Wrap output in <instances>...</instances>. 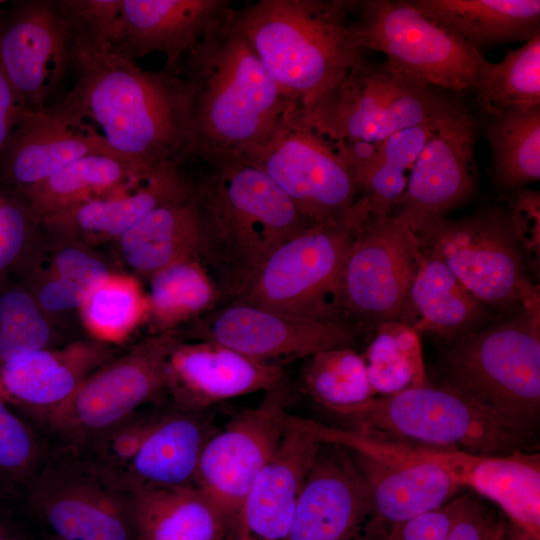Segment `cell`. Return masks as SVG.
I'll return each mask as SVG.
<instances>
[{
  "instance_id": "obj_15",
  "label": "cell",
  "mask_w": 540,
  "mask_h": 540,
  "mask_svg": "<svg viewBox=\"0 0 540 540\" xmlns=\"http://www.w3.org/2000/svg\"><path fill=\"white\" fill-rule=\"evenodd\" d=\"M415 245L414 234L393 216L367 214L355 230L339 278L337 321L349 329L376 330L400 320L416 272Z\"/></svg>"
},
{
  "instance_id": "obj_51",
  "label": "cell",
  "mask_w": 540,
  "mask_h": 540,
  "mask_svg": "<svg viewBox=\"0 0 540 540\" xmlns=\"http://www.w3.org/2000/svg\"><path fill=\"white\" fill-rule=\"evenodd\" d=\"M0 540H44L40 532L23 512L0 506Z\"/></svg>"
},
{
  "instance_id": "obj_39",
  "label": "cell",
  "mask_w": 540,
  "mask_h": 540,
  "mask_svg": "<svg viewBox=\"0 0 540 540\" xmlns=\"http://www.w3.org/2000/svg\"><path fill=\"white\" fill-rule=\"evenodd\" d=\"M364 360L375 396H390L428 384L420 334L404 321L379 325Z\"/></svg>"
},
{
  "instance_id": "obj_17",
  "label": "cell",
  "mask_w": 540,
  "mask_h": 540,
  "mask_svg": "<svg viewBox=\"0 0 540 540\" xmlns=\"http://www.w3.org/2000/svg\"><path fill=\"white\" fill-rule=\"evenodd\" d=\"M177 332L183 340L215 342L252 359L275 363L356 344L354 332L341 323L241 300L215 308Z\"/></svg>"
},
{
  "instance_id": "obj_30",
  "label": "cell",
  "mask_w": 540,
  "mask_h": 540,
  "mask_svg": "<svg viewBox=\"0 0 540 540\" xmlns=\"http://www.w3.org/2000/svg\"><path fill=\"white\" fill-rule=\"evenodd\" d=\"M416 272L401 321L419 334L430 333L452 342L481 329L491 317L490 308L473 295L438 259L414 248Z\"/></svg>"
},
{
  "instance_id": "obj_8",
  "label": "cell",
  "mask_w": 540,
  "mask_h": 540,
  "mask_svg": "<svg viewBox=\"0 0 540 540\" xmlns=\"http://www.w3.org/2000/svg\"><path fill=\"white\" fill-rule=\"evenodd\" d=\"M423 253L441 261L489 308L540 309L524 250L509 208L478 209L459 219H438L415 235Z\"/></svg>"
},
{
  "instance_id": "obj_43",
  "label": "cell",
  "mask_w": 540,
  "mask_h": 540,
  "mask_svg": "<svg viewBox=\"0 0 540 540\" xmlns=\"http://www.w3.org/2000/svg\"><path fill=\"white\" fill-rule=\"evenodd\" d=\"M43 267L56 277L89 292L114 271L91 247L54 239Z\"/></svg>"
},
{
  "instance_id": "obj_34",
  "label": "cell",
  "mask_w": 540,
  "mask_h": 540,
  "mask_svg": "<svg viewBox=\"0 0 540 540\" xmlns=\"http://www.w3.org/2000/svg\"><path fill=\"white\" fill-rule=\"evenodd\" d=\"M495 183L510 192L540 178V105L480 108Z\"/></svg>"
},
{
  "instance_id": "obj_26",
  "label": "cell",
  "mask_w": 540,
  "mask_h": 540,
  "mask_svg": "<svg viewBox=\"0 0 540 540\" xmlns=\"http://www.w3.org/2000/svg\"><path fill=\"white\" fill-rule=\"evenodd\" d=\"M193 190L180 168H164L119 192L83 203L42 221L52 238L96 247L116 241L153 209Z\"/></svg>"
},
{
  "instance_id": "obj_53",
  "label": "cell",
  "mask_w": 540,
  "mask_h": 540,
  "mask_svg": "<svg viewBox=\"0 0 540 540\" xmlns=\"http://www.w3.org/2000/svg\"><path fill=\"white\" fill-rule=\"evenodd\" d=\"M0 497H7V498H14L16 499L13 494L8 489L7 485L5 484L4 480L0 476Z\"/></svg>"
},
{
  "instance_id": "obj_27",
  "label": "cell",
  "mask_w": 540,
  "mask_h": 540,
  "mask_svg": "<svg viewBox=\"0 0 540 540\" xmlns=\"http://www.w3.org/2000/svg\"><path fill=\"white\" fill-rule=\"evenodd\" d=\"M430 460L460 487H470L497 503L517 524L539 539L540 461L520 450L487 456L457 449L430 448Z\"/></svg>"
},
{
  "instance_id": "obj_47",
  "label": "cell",
  "mask_w": 540,
  "mask_h": 540,
  "mask_svg": "<svg viewBox=\"0 0 540 540\" xmlns=\"http://www.w3.org/2000/svg\"><path fill=\"white\" fill-rule=\"evenodd\" d=\"M50 317L80 309L88 293L56 277L45 268L32 271L24 285Z\"/></svg>"
},
{
  "instance_id": "obj_48",
  "label": "cell",
  "mask_w": 540,
  "mask_h": 540,
  "mask_svg": "<svg viewBox=\"0 0 540 540\" xmlns=\"http://www.w3.org/2000/svg\"><path fill=\"white\" fill-rule=\"evenodd\" d=\"M467 498L468 496L458 497L441 507L391 525L384 540H446Z\"/></svg>"
},
{
  "instance_id": "obj_12",
  "label": "cell",
  "mask_w": 540,
  "mask_h": 540,
  "mask_svg": "<svg viewBox=\"0 0 540 540\" xmlns=\"http://www.w3.org/2000/svg\"><path fill=\"white\" fill-rule=\"evenodd\" d=\"M176 331L153 333L103 363L35 429L49 442L75 447L137 409L166 398V363Z\"/></svg>"
},
{
  "instance_id": "obj_40",
  "label": "cell",
  "mask_w": 540,
  "mask_h": 540,
  "mask_svg": "<svg viewBox=\"0 0 540 540\" xmlns=\"http://www.w3.org/2000/svg\"><path fill=\"white\" fill-rule=\"evenodd\" d=\"M475 98L479 108L540 105V34L491 63Z\"/></svg>"
},
{
  "instance_id": "obj_45",
  "label": "cell",
  "mask_w": 540,
  "mask_h": 540,
  "mask_svg": "<svg viewBox=\"0 0 540 540\" xmlns=\"http://www.w3.org/2000/svg\"><path fill=\"white\" fill-rule=\"evenodd\" d=\"M516 235L524 250L528 269L539 277L540 196L538 191L521 189L507 196Z\"/></svg>"
},
{
  "instance_id": "obj_38",
  "label": "cell",
  "mask_w": 540,
  "mask_h": 540,
  "mask_svg": "<svg viewBox=\"0 0 540 540\" xmlns=\"http://www.w3.org/2000/svg\"><path fill=\"white\" fill-rule=\"evenodd\" d=\"M302 380L316 404L343 420L375 396L364 357L350 347L324 350L308 357Z\"/></svg>"
},
{
  "instance_id": "obj_46",
  "label": "cell",
  "mask_w": 540,
  "mask_h": 540,
  "mask_svg": "<svg viewBox=\"0 0 540 540\" xmlns=\"http://www.w3.org/2000/svg\"><path fill=\"white\" fill-rule=\"evenodd\" d=\"M36 225L23 202L0 196V276L19 261Z\"/></svg>"
},
{
  "instance_id": "obj_2",
  "label": "cell",
  "mask_w": 540,
  "mask_h": 540,
  "mask_svg": "<svg viewBox=\"0 0 540 540\" xmlns=\"http://www.w3.org/2000/svg\"><path fill=\"white\" fill-rule=\"evenodd\" d=\"M180 70L203 162L248 156L293 106L243 35L236 9L187 53Z\"/></svg>"
},
{
  "instance_id": "obj_19",
  "label": "cell",
  "mask_w": 540,
  "mask_h": 540,
  "mask_svg": "<svg viewBox=\"0 0 540 540\" xmlns=\"http://www.w3.org/2000/svg\"><path fill=\"white\" fill-rule=\"evenodd\" d=\"M286 382L266 392L253 408L235 415L205 443L194 484L224 511L228 520L286 433Z\"/></svg>"
},
{
  "instance_id": "obj_22",
  "label": "cell",
  "mask_w": 540,
  "mask_h": 540,
  "mask_svg": "<svg viewBox=\"0 0 540 540\" xmlns=\"http://www.w3.org/2000/svg\"><path fill=\"white\" fill-rule=\"evenodd\" d=\"M233 10L227 0H123L110 50L135 63L161 53L164 68L181 72L187 53Z\"/></svg>"
},
{
  "instance_id": "obj_52",
  "label": "cell",
  "mask_w": 540,
  "mask_h": 540,
  "mask_svg": "<svg viewBox=\"0 0 540 540\" xmlns=\"http://www.w3.org/2000/svg\"><path fill=\"white\" fill-rule=\"evenodd\" d=\"M500 540H503V534ZM506 540H539L535 538L533 535L525 531L524 529L518 527L511 536H509Z\"/></svg>"
},
{
  "instance_id": "obj_33",
  "label": "cell",
  "mask_w": 540,
  "mask_h": 540,
  "mask_svg": "<svg viewBox=\"0 0 540 540\" xmlns=\"http://www.w3.org/2000/svg\"><path fill=\"white\" fill-rule=\"evenodd\" d=\"M131 495L137 540H225L227 515L195 484Z\"/></svg>"
},
{
  "instance_id": "obj_32",
  "label": "cell",
  "mask_w": 540,
  "mask_h": 540,
  "mask_svg": "<svg viewBox=\"0 0 540 540\" xmlns=\"http://www.w3.org/2000/svg\"><path fill=\"white\" fill-rule=\"evenodd\" d=\"M423 15L481 52L540 34L539 0H410Z\"/></svg>"
},
{
  "instance_id": "obj_9",
  "label": "cell",
  "mask_w": 540,
  "mask_h": 540,
  "mask_svg": "<svg viewBox=\"0 0 540 540\" xmlns=\"http://www.w3.org/2000/svg\"><path fill=\"white\" fill-rule=\"evenodd\" d=\"M352 16L358 46L420 84L459 95L481 87L491 62L409 1L355 0Z\"/></svg>"
},
{
  "instance_id": "obj_37",
  "label": "cell",
  "mask_w": 540,
  "mask_h": 540,
  "mask_svg": "<svg viewBox=\"0 0 540 540\" xmlns=\"http://www.w3.org/2000/svg\"><path fill=\"white\" fill-rule=\"evenodd\" d=\"M90 339L116 345L149 320V301L132 274L113 272L94 287L79 309Z\"/></svg>"
},
{
  "instance_id": "obj_18",
  "label": "cell",
  "mask_w": 540,
  "mask_h": 540,
  "mask_svg": "<svg viewBox=\"0 0 540 540\" xmlns=\"http://www.w3.org/2000/svg\"><path fill=\"white\" fill-rule=\"evenodd\" d=\"M74 43L59 0L16 1L0 14V68L24 109L48 107L72 73Z\"/></svg>"
},
{
  "instance_id": "obj_29",
  "label": "cell",
  "mask_w": 540,
  "mask_h": 540,
  "mask_svg": "<svg viewBox=\"0 0 540 540\" xmlns=\"http://www.w3.org/2000/svg\"><path fill=\"white\" fill-rule=\"evenodd\" d=\"M116 242L123 263L135 275L147 280L183 259H202L204 219L194 187L185 198L147 213Z\"/></svg>"
},
{
  "instance_id": "obj_42",
  "label": "cell",
  "mask_w": 540,
  "mask_h": 540,
  "mask_svg": "<svg viewBox=\"0 0 540 540\" xmlns=\"http://www.w3.org/2000/svg\"><path fill=\"white\" fill-rule=\"evenodd\" d=\"M49 442L0 396V476L22 495L43 466Z\"/></svg>"
},
{
  "instance_id": "obj_36",
  "label": "cell",
  "mask_w": 540,
  "mask_h": 540,
  "mask_svg": "<svg viewBox=\"0 0 540 540\" xmlns=\"http://www.w3.org/2000/svg\"><path fill=\"white\" fill-rule=\"evenodd\" d=\"M439 117L398 131L383 140L374 161L355 177L358 199L368 214L392 216L395 203L406 188L408 172L432 134Z\"/></svg>"
},
{
  "instance_id": "obj_31",
  "label": "cell",
  "mask_w": 540,
  "mask_h": 540,
  "mask_svg": "<svg viewBox=\"0 0 540 540\" xmlns=\"http://www.w3.org/2000/svg\"><path fill=\"white\" fill-rule=\"evenodd\" d=\"M161 169L164 168H152L117 155L91 154L18 192L39 225L83 203L124 190Z\"/></svg>"
},
{
  "instance_id": "obj_10",
  "label": "cell",
  "mask_w": 540,
  "mask_h": 540,
  "mask_svg": "<svg viewBox=\"0 0 540 540\" xmlns=\"http://www.w3.org/2000/svg\"><path fill=\"white\" fill-rule=\"evenodd\" d=\"M422 85L387 61L365 57L306 110V121L336 145L379 143L439 117L454 93Z\"/></svg>"
},
{
  "instance_id": "obj_41",
  "label": "cell",
  "mask_w": 540,
  "mask_h": 540,
  "mask_svg": "<svg viewBox=\"0 0 540 540\" xmlns=\"http://www.w3.org/2000/svg\"><path fill=\"white\" fill-rule=\"evenodd\" d=\"M63 344L24 285L0 282V361Z\"/></svg>"
},
{
  "instance_id": "obj_35",
  "label": "cell",
  "mask_w": 540,
  "mask_h": 540,
  "mask_svg": "<svg viewBox=\"0 0 540 540\" xmlns=\"http://www.w3.org/2000/svg\"><path fill=\"white\" fill-rule=\"evenodd\" d=\"M148 281L152 334L176 331L214 310L222 300L216 281L200 257L173 263Z\"/></svg>"
},
{
  "instance_id": "obj_23",
  "label": "cell",
  "mask_w": 540,
  "mask_h": 540,
  "mask_svg": "<svg viewBox=\"0 0 540 540\" xmlns=\"http://www.w3.org/2000/svg\"><path fill=\"white\" fill-rule=\"evenodd\" d=\"M116 354L110 345L77 339L0 361V396L35 428Z\"/></svg>"
},
{
  "instance_id": "obj_7",
  "label": "cell",
  "mask_w": 540,
  "mask_h": 540,
  "mask_svg": "<svg viewBox=\"0 0 540 540\" xmlns=\"http://www.w3.org/2000/svg\"><path fill=\"white\" fill-rule=\"evenodd\" d=\"M345 421L352 430L487 456L519 451L528 438L496 413L445 384L374 396Z\"/></svg>"
},
{
  "instance_id": "obj_44",
  "label": "cell",
  "mask_w": 540,
  "mask_h": 540,
  "mask_svg": "<svg viewBox=\"0 0 540 540\" xmlns=\"http://www.w3.org/2000/svg\"><path fill=\"white\" fill-rule=\"evenodd\" d=\"M123 0H59L74 37L110 49V40Z\"/></svg>"
},
{
  "instance_id": "obj_28",
  "label": "cell",
  "mask_w": 540,
  "mask_h": 540,
  "mask_svg": "<svg viewBox=\"0 0 540 540\" xmlns=\"http://www.w3.org/2000/svg\"><path fill=\"white\" fill-rule=\"evenodd\" d=\"M351 452L382 524H398L441 507L460 489L439 465L428 459L425 445H421L417 459L402 463Z\"/></svg>"
},
{
  "instance_id": "obj_4",
  "label": "cell",
  "mask_w": 540,
  "mask_h": 540,
  "mask_svg": "<svg viewBox=\"0 0 540 540\" xmlns=\"http://www.w3.org/2000/svg\"><path fill=\"white\" fill-rule=\"evenodd\" d=\"M355 0H259L237 23L283 95L306 110L363 59L351 29Z\"/></svg>"
},
{
  "instance_id": "obj_6",
  "label": "cell",
  "mask_w": 540,
  "mask_h": 540,
  "mask_svg": "<svg viewBox=\"0 0 540 540\" xmlns=\"http://www.w3.org/2000/svg\"><path fill=\"white\" fill-rule=\"evenodd\" d=\"M519 309L450 342L440 373L443 384L529 436L540 413V309Z\"/></svg>"
},
{
  "instance_id": "obj_24",
  "label": "cell",
  "mask_w": 540,
  "mask_h": 540,
  "mask_svg": "<svg viewBox=\"0 0 540 540\" xmlns=\"http://www.w3.org/2000/svg\"><path fill=\"white\" fill-rule=\"evenodd\" d=\"M318 448L319 442L311 436L286 426L279 449L230 518L225 540H287L298 496Z\"/></svg>"
},
{
  "instance_id": "obj_1",
  "label": "cell",
  "mask_w": 540,
  "mask_h": 540,
  "mask_svg": "<svg viewBox=\"0 0 540 540\" xmlns=\"http://www.w3.org/2000/svg\"><path fill=\"white\" fill-rule=\"evenodd\" d=\"M74 83L49 106L90 125L110 149L152 168H181L196 159L191 92L181 72L145 70L137 63L75 40Z\"/></svg>"
},
{
  "instance_id": "obj_50",
  "label": "cell",
  "mask_w": 540,
  "mask_h": 540,
  "mask_svg": "<svg viewBox=\"0 0 540 540\" xmlns=\"http://www.w3.org/2000/svg\"><path fill=\"white\" fill-rule=\"evenodd\" d=\"M24 108L0 68V151L17 124Z\"/></svg>"
},
{
  "instance_id": "obj_25",
  "label": "cell",
  "mask_w": 540,
  "mask_h": 540,
  "mask_svg": "<svg viewBox=\"0 0 540 540\" xmlns=\"http://www.w3.org/2000/svg\"><path fill=\"white\" fill-rule=\"evenodd\" d=\"M91 154L119 156L86 123L65 118L49 107L24 109L0 151V174L20 190Z\"/></svg>"
},
{
  "instance_id": "obj_49",
  "label": "cell",
  "mask_w": 540,
  "mask_h": 540,
  "mask_svg": "<svg viewBox=\"0 0 540 540\" xmlns=\"http://www.w3.org/2000/svg\"><path fill=\"white\" fill-rule=\"evenodd\" d=\"M502 534V528L494 524L485 509L468 496L446 540H500Z\"/></svg>"
},
{
  "instance_id": "obj_16",
  "label": "cell",
  "mask_w": 540,
  "mask_h": 540,
  "mask_svg": "<svg viewBox=\"0 0 540 540\" xmlns=\"http://www.w3.org/2000/svg\"><path fill=\"white\" fill-rule=\"evenodd\" d=\"M480 128L478 115L454 93L422 147L406 188L393 208L394 219L414 235L472 196Z\"/></svg>"
},
{
  "instance_id": "obj_5",
  "label": "cell",
  "mask_w": 540,
  "mask_h": 540,
  "mask_svg": "<svg viewBox=\"0 0 540 540\" xmlns=\"http://www.w3.org/2000/svg\"><path fill=\"white\" fill-rule=\"evenodd\" d=\"M212 414L167 397L70 447L105 480L128 494L194 484L202 449L217 431Z\"/></svg>"
},
{
  "instance_id": "obj_21",
  "label": "cell",
  "mask_w": 540,
  "mask_h": 540,
  "mask_svg": "<svg viewBox=\"0 0 540 540\" xmlns=\"http://www.w3.org/2000/svg\"><path fill=\"white\" fill-rule=\"evenodd\" d=\"M285 381L279 363L252 359L215 342L173 344L166 363V397L180 408L207 411L218 402L269 391Z\"/></svg>"
},
{
  "instance_id": "obj_20",
  "label": "cell",
  "mask_w": 540,
  "mask_h": 540,
  "mask_svg": "<svg viewBox=\"0 0 540 540\" xmlns=\"http://www.w3.org/2000/svg\"><path fill=\"white\" fill-rule=\"evenodd\" d=\"M381 525L352 452L319 442L287 540H373Z\"/></svg>"
},
{
  "instance_id": "obj_11",
  "label": "cell",
  "mask_w": 540,
  "mask_h": 540,
  "mask_svg": "<svg viewBox=\"0 0 540 540\" xmlns=\"http://www.w3.org/2000/svg\"><path fill=\"white\" fill-rule=\"evenodd\" d=\"M22 497L44 540H137L132 495L70 447L49 443L45 462Z\"/></svg>"
},
{
  "instance_id": "obj_3",
  "label": "cell",
  "mask_w": 540,
  "mask_h": 540,
  "mask_svg": "<svg viewBox=\"0 0 540 540\" xmlns=\"http://www.w3.org/2000/svg\"><path fill=\"white\" fill-rule=\"evenodd\" d=\"M193 181L204 219L202 261L222 300L240 297L271 253L309 225L279 186L245 158L204 162Z\"/></svg>"
},
{
  "instance_id": "obj_13",
  "label": "cell",
  "mask_w": 540,
  "mask_h": 540,
  "mask_svg": "<svg viewBox=\"0 0 540 540\" xmlns=\"http://www.w3.org/2000/svg\"><path fill=\"white\" fill-rule=\"evenodd\" d=\"M366 215L357 201L348 217L311 225L293 235L271 253L235 300L338 322L339 278L355 230Z\"/></svg>"
},
{
  "instance_id": "obj_14",
  "label": "cell",
  "mask_w": 540,
  "mask_h": 540,
  "mask_svg": "<svg viewBox=\"0 0 540 540\" xmlns=\"http://www.w3.org/2000/svg\"><path fill=\"white\" fill-rule=\"evenodd\" d=\"M262 169L309 224L348 217L359 190L334 143L292 106L267 139L243 157Z\"/></svg>"
}]
</instances>
